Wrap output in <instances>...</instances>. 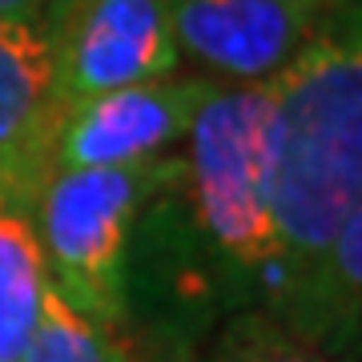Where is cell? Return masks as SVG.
<instances>
[{
    "instance_id": "12",
    "label": "cell",
    "mask_w": 362,
    "mask_h": 362,
    "mask_svg": "<svg viewBox=\"0 0 362 362\" xmlns=\"http://www.w3.org/2000/svg\"><path fill=\"white\" fill-rule=\"evenodd\" d=\"M49 0H0V21H16V16H37Z\"/></svg>"
},
{
    "instance_id": "10",
    "label": "cell",
    "mask_w": 362,
    "mask_h": 362,
    "mask_svg": "<svg viewBox=\"0 0 362 362\" xmlns=\"http://www.w3.org/2000/svg\"><path fill=\"white\" fill-rule=\"evenodd\" d=\"M194 362H342L286 330L270 310H246L221 322Z\"/></svg>"
},
{
    "instance_id": "11",
    "label": "cell",
    "mask_w": 362,
    "mask_h": 362,
    "mask_svg": "<svg viewBox=\"0 0 362 362\" xmlns=\"http://www.w3.org/2000/svg\"><path fill=\"white\" fill-rule=\"evenodd\" d=\"M21 362H141L121 334L93 326L49 290L40 326Z\"/></svg>"
},
{
    "instance_id": "9",
    "label": "cell",
    "mask_w": 362,
    "mask_h": 362,
    "mask_svg": "<svg viewBox=\"0 0 362 362\" xmlns=\"http://www.w3.org/2000/svg\"><path fill=\"white\" fill-rule=\"evenodd\" d=\"M49 274L33 230V206L0 185V362H21L40 326Z\"/></svg>"
},
{
    "instance_id": "1",
    "label": "cell",
    "mask_w": 362,
    "mask_h": 362,
    "mask_svg": "<svg viewBox=\"0 0 362 362\" xmlns=\"http://www.w3.org/2000/svg\"><path fill=\"white\" fill-rule=\"evenodd\" d=\"M270 121V81L218 85L173 173L145 202L125 258L121 326L141 362H194L233 314L270 310L278 294Z\"/></svg>"
},
{
    "instance_id": "8",
    "label": "cell",
    "mask_w": 362,
    "mask_h": 362,
    "mask_svg": "<svg viewBox=\"0 0 362 362\" xmlns=\"http://www.w3.org/2000/svg\"><path fill=\"white\" fill-rule=\"evenodd\" d=\"M286 330L326 354H342L350 330L362 318V206L334 233L322 258L270 306Z\"/></svg>"
},
{
    "instance_id": "3",
    "label": "cell",
    "mask_w": 362,
    "mask_h": 362,
    "mask_svg": "<svg viewBox=\"0 0 362 362\" xmlns=\"http://www.w3.org/2000/svg\"><path fill=\"white\" fill-rule=\"evenodd\" d=\"M173 165L177 153L129 169L49 173L33 197V230L45 254L49 290L93 326L121 334L133 226Z\"/></svg>"
},
{
    "instance_id": "5",
    "label": "cell",
    "mask_w": 362,
    "mask_h": 362,
    "mask_svg": "<svg viewBox=\"0 0 362 362\" xmlns=\"http://www.w3.org/2000/svg\"><path fill=\"white\" fill-rule=\"evenodd\" d=\"M218 81L173 73L129 89L77 101L52 117L45 141V177L69 169H129L177 153Z\"/></svg>"
},
{
    "instance_id": "13",
    "label": "cell",
    "mask_w": 362,
    "mask_h": 362,
    "mask_svg": "<svg viewBox=\"0 0 362 362\" xmlns=\"http://www.w3.org/2000/svg\"><path fill=\"white\" fill-rule=\"evenodd\" d=\"M342 362H362V318H358V326L350 330V338H346V346H342V354H338Z\"/></svg>"
},
{
    "instance_id": "14",
    "label": "cell",
    "mask_w": 362,
    "mask_h": 362,
    "mask_svg": "<svg viewBox=\"0 0 362 362\" xmlns=\"http://www.w3.org/2000/svg\"><path fill=\"white\" fill-rule=\"evenodd\" d=\"M322 4H330V8H342V4H354V0H322Z\"/></svg>"
},
{
    "instance_id": "2",
    "label": "cell",
    "mask_w": 362,
    "mask_h": 362,
    "mask_svg": "<svg viewBox=\"0 0 362 362\" xmlns=\"http://www.w3.org/2000/svg\"><path fill=\"white\" fill-rule=\"evenodd\" d=\"M270 89L278 302L362 206V0L326 16Z\"/></svg>"
},
{
    "instance_id": "6",
    "label": "cell",
    "mask_w": 362,
    "mask_h": 362,
    "mask_svg": "<svg viewBox=\"0 0 362 362\" xmlns=\"http://www.w3.org/2000/svg\"><path fill=\"white\" fill-rule=\"evenodd\" d=\"M334 13L322 0H169L181 65L218 85H266Z\"/></svg>"
},
{
    "instance_id": "4",
    "label": "cell",
    "mask_w": 362,
    "mask_h": 362,
    "mask_svg": "<svg viewBox=\"0 0 362 362\" xmlns=\"http://www.w3.org/2000/svg\"><path fill=\"white\" fill-rule=\"evenodd\" d=\"M57 113L77 101L181 73L169 0H49Z\"/></svg>"
},
{
    "instance_id": "7",
    "label": "cell",
    "mask_w": 362,
    "mask_h": 362,
    "mask_svg": "<svg viewBox=\"0 0 362 362\" xmlns=\"http://www.w3.org/2000/svg\"><path fill=\"white\" fill-rule=\"evenodd\" d=\"M52 101V52L45 13L0 21V185L33 206L45 185Z\"/></svg>"
}]
</instances>
